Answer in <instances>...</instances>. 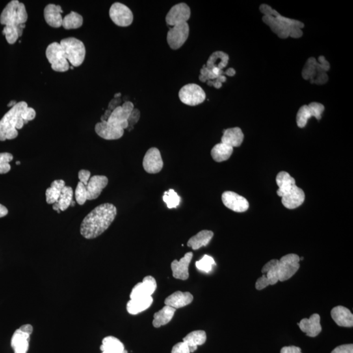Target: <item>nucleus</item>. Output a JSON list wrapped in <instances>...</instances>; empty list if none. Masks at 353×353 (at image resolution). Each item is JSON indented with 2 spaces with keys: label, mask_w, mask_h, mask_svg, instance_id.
<instances>
[{
  "label": "nucleus",
  "mask_w": 353,
  "mask_h": 353,
  "mask_svg": "<svg viewBox=\"0 0 353 353\" xmlns=\"http://www.w3.org/2000/svg\"><path fill=\"white\" fill-rule=\"evenodd\" d=\"M116 213L117 210L112 203H105L98 205L82 221L80 228L81 234L87 240L98 237L114 221Z\"/></svg>",
  "instance_id": "f257e3e1"
},
{
  "label": "nucleus",
  "mask_w": 353,
  "mask_h": 353,
  "mask_svg": "<svg viewBox=\"0 0 353 353\" xmlns=\"http://www.w3.org/2000/svg\"><path fill=\"white\" fill-rule=\"evenodd\" d=\"M260 11L263 14V21L279 38L287 39L293 36L298 30L304 28L302 22L287 18L279 14L267 4H262Z\"/></svg>",
  "instance_id": "f03ea898"
},
{
  "label": "nucleus",
  "mask_w": 353,
  "mask_h": 353,
  "mask_svg": "<svg viewBox=\"0 0 353 353\" xmlns=\"http://www.w3.org/2000/svg\"><path fill=\"white\" fill-rule=\"evenodd\" d=\"M276 183L279 187L277 194L282 198L281 201L286 208L296 209L304 202V190L296 186L295 179L289 173L279 172L276 177Z\"/></svg>",
  "instance_id": "7ed1b4c3"
},
{
  "label": "nucleus",
  "mask_w": 353,
  "mask_h": 353,
  "mask_svg": "<svg viewBox=\"0 0 353 353\" xmlns=\"http://www.w3.org/2000/svg\"><path fill=\"white\" fill-rule=\"evenodd\" d=\"M28 107L25 101H20L11 108L0 121V141L14 140L18 136L17 130L23 129L26 125L22 114Z\"/></svg>",
  "instance_id": "20e7f679"
},
{
  "label": "nucleus",
  "mask_w": 353,
  "mask_h": 353,
  "mask_svg": "<svg viewBox=\"0 0 353 353\" xmlns=\"http://www.w3.org/2000/svg\"><path fill=\"white\" fill-rule=\"evenodd\" d=\"M27 20L28 14L25 4L18 0L11 1L0 15V23L2 25L18 28L21 34Z\"/></svg>",
  "instance_id": "39448f33"
},
{
  "label": "nucleus",
  "mask_w": 353,
  "mask_h": 353,
  "mask_svg": "<svg viewBox=\"0 0 353 353\" xmlns=\"http://www.w3.org/2000/svg\"><path fill=\"white\" fill-rule=\"evenodd\" d=\"M330 63L323 56H320L319 62L315 58L311 57L307 60L302 75L305 80L310 81L311 84H324L328 81L327 71L330 70Z\"/></svg>",
  "instance_id": "423d86ee"
},
{
  "label": "nucleus",
  "mask_w": 353,
  "mask_h": 353,
  "mask_svg": "<svg viewBox=\"0 0 353 353\" xmlns=\"http://www.w3.org/2000/svg\"><path fill=\"white\" fill-rule=\"evenodd\" d=\"M64 49L67 60L73 67H79L83 64L86 55L84 43L75 38L62 40L60 43Z\"/></svg>",
  "instance_id": "0eeeda50"
},
{
  "label": "nucleus",
  "mask_w": 353,
  "mask_h": 353,
  "mask_svg": "<svg viewBox=\"0 0 353 353\" xmlns=\"http://www.w3.org/2000/svg\"><path fill=\"white\" fill-rule=\"evenodd\" d=\"M46 57L51 68L58 72H66L69 68V64L66 55L60 43H51L46 49Z\"/></svg>",
  "instance_id": "6e6552de"
},
{
  "label": "nucleus",
  "mask_w": 353,
  "mask_h": 353,
  "mask_svg": "<svg viewBox=\"0 0 353 353\" xmlns=\"http://www.w3.org/2000/svg\"><path fill=\"white\" fill-rule=\"evenodd\" d=\"M179 97L182 103L190 106H196L205 101L206 94L198 84H186L179 92Z\"/></svg>",
  "instance_id": "1a4fd4ad"
},
{
  "label": "nucleus",
  "mask_w": 353,
  "mask_h": 353,
  "mask_svg": "<svg viewBox=\"0 0 353 353\" xmlns=\"http://www.w3.org/2000/svg\"><path fill=\"white\" fill-rule=\"evenodd\" d=\"M279 260H271L264 266L262 273L264 274L257 281L256 289L263 290L269 285L276 284L279 281Z\"/></svg>",
  "instance_id": "9d476101"
},
{
  "label": "nucleus",
  "mask_w": 353,
  "mask_h": 353,
  "mask_svg": "<svg viewBox=\"0 0 353 353\" xmlns=\"http://www.w3.org/2000/svg\"><path fill=\"white\" fill-rule=\"evenodd\" d=\"M300 257L296 254H289L279 261V281L283 282L291 278L300 268Z\"/></svg>",
  "instance_id": "9b49d317"
},
{
  "label": "nucleus",
  "mask_w": 353,
  "mask_h": 353,
  "mask_svg": "<svg viewBox=\"0 0 353 353\" xmlns=\"http://www.w3.org/2000/svg\"><path fill=\"white\" fill-rule=\"evenodd\" d=\"M33 326L25 324L17 329L13 335L11 345L15 353H27L29 348L30 335L33 332Z\"/></svg>",
  "instance_id": "f8f14e48"
},
{
  "label": "nucleus",
  "mask_w": 353,
  "mask_h": 353,
  "mask_svg": "<svg viewBox=\"0 0 353 353\" xmlns=\"http://www.w3.org/2000/svg\"><path fill=\"white\" fill-rule=\"evenodd\" d=\"M134 109V105L131 101H126L122 106H118L112 111L111 116L108 119L107 123L121 129H127L129 127V119L131 112Z\"/></svg>",
  "instance_id": "ddd939ff"
},
{
  "label": "nucleus",
  "mask_w": 353,
  "mask_h": 353,
  "mask_svg": "<svg viewBox=\"0 0 353 353\" xmlns=\"http://www.w3.org/2000/svg\"><path fill=\"white\" fill-rule=\"evenodd\" d=\"M324 106L322 103L311 102L309 105L302 106L298 110L296 115V123L299 128H304L307 121L311 116H314L320 121L322 118V112L324 111Z\"/></svg>",
  "instance_id": "4468645a"
},
{
  "label": "nucleus",
  "mask_w": 353,
  "mask_h": 353,
  "mask_svg": "<svg viewBox=\"0 0 353 353\" xmlns=\"http://www.w3.org/2000/svg\"><path fill=\"white\" fill-rule=\"evenodd\" d=\"M109 17L116 25L121 27H129L134 21V15L130 8L119 2L111 6L109 10Z\"/></svg>",
  "instance_id": "2eb2a0df"
},
{
  "label": "nucleus",
  "mask_w": 353,
  "mask_h": 353,
  "mask_svg": "<svg viewBox=\"0 0 353 353\" xmlns=\"http://www.w3.org/2000/svg\"><path fill=\"white\" fill-rule=\"evenodd\" d=\"M189 35V26L188 23L181 24L171 28L167 34V42L171 49L181 48L187 42Z\"/></svg>",
  "instance_id": "dca6fc26"
},
{
  "label": "nucleus",
  "mask_w": 353,
  "mask_h": 353,
  "mask_svg": "<svg viewBox=\"0 0 353 353\" xmlns=\"http://www.w3.org/2000/svg\"><path fill=\"white\" fill-rule=\"evenodd\" d=\"M190 9L189 6L185 3H180L173 6L169 11L166 17V22L169 26L181 25L187 23L190 17Z\"/></svg>",
  "instance_id": "f3484780"
},
{
  "label": "nucleus",
  "mask_w": 353,
  "mask_h": 353,
  "mask_svg": "<svg viewBox=\"0 0 353 353\" xmlns=\"http://www.w3.org/2000/svg\"><path fill=\"white\" fill-rule=\"evenodd\" d=\"M164 163L160 151L156 147L149 149L143 160V166L146 172L155 174L163 168Z\"/></svg>",
  "instance_id": "a211bd4d"
},
{
  "label": "nucleus",
  "mask_w": 353,
  "mask_h": 353,
  "mask_svg": "<svg viewBox=\"0 0 353 353\" xmlns=\"http://www.w3.org/2000/svg\"><path fill=\"white\" fill-rule=\"evenodd\" d=\"M222 201L225 206L238 213L246 211L250 207L248 200L234 192H224L222 195Z\"/></svg>",
  "instance_id": "6ab92c4d"
},
{
  "label": "nucleus",
  "mask_w": 353,
  "mask_h": 353,
  "mask_svg": "<svg viewBox=\"0 0 353 353\" xmlns=\"http://www.w3.org/2000/svg\"><path fill=\"white\" fill-rule=\"evenodd\" d=\"M157 287L156 279L152 276H147L145 277L142 282L139 283L134 286L130 298L134 299L150 297L155 292Z\"/></svg>",
  "instance_id": "aec40b11"
},
{
  "label": "nucleus",
  "mask_w": 353,
  "mask_h": 353,
  "mask_svg": "<svg viewBox=\"0 0 353 353\" xmlns=\"http://www.w3.org/2000/svg\"><path fill=\"white\" fill-rule=\"evenodd\" d=\"M193 253L189 252L186 253L185 256L180 259V261L175 260L171 264V268L173 272V277L181 280H187L189 277L188 268L191 262Z\"/></svg>",
  "instance_id": "412c9836"
},
{
  "label": "nucleus",
  "mask_w": 353,
  "mask_h": 353,
  "mask_svg": "<svg viewBox=\"0 0 353 353\" xmlns=\"http://www.w3.org/2000/svg\"><path fill=\"white\" fill-rule=\"evenodd\" d=\"M108 182L107 177L104 175H94L90 177L86 186L87 200H93L98 198L107 185Z\"/></svg>",
  "instance_id": "4be33fe9"
},
{
  "label": "nucleus",
  "mask_w": 353,
  "mask_h": 353,
  "mask_svg": "<svg viewBox=\"0 0 353 353\" xmlns=\"http://www.w3.org/2000/svg\"><path fill=\"white\" fill-rule=\"evenodd\" d=\"M95 131L99 137L104 140H114L123 137L125 130L109 125L107 121H101L95 126Z\"/></svg>",
  "instance_id": "5701e85b"
},
{
  "label": "nucleus",
  "mask_w": 353,
  "mask_h": 353,
  "mask_svg": "<svg viewBox=\"0 0 353 353\" xmlns=\"http://www.w3.org/2000/svg\"><path fill=\"white\" fill-rule=\"evenodd\" d=\"M320 321V315L315 313L309 319H303L298 325L303 332L306 333L307 336L314 337L321 332L322 327Z\"/></svg>",
  "instance_id": "b1692460"
},
{
  "label": "nucleus",
  "mask_w": 353,
  "mask_h": 353,
  "mask_svg": "<svg viewBox=\"0 0 353 353\" xmlns=\"http://www.w3.org/2000/svg\"><path fill=\"white\" fill-rule=\"evenodd\" d=\"M331 316L335 323L339 326L350 328L353 326L352 313L345 307L339 305L333 307L331 311Z\"/></svg>",
  "instance_id": "393cba45"
},
{
  "label": "nucleus",
  "mask_w": 353,
  "mask_h": 353,
  "mask_svg": "<svg viewBox=\"0 0 353 353\" xmlns=\"http://www.w3.org/2000/svg\"><path fill=\"white\" fill-rule=\"evenodd\" d=\"M62 13L61 6L49 4L44 10L45 20L50 27L60 28L62 26Z\"/></svg>",
  "instance_id": "a878e982"
},
{
  "label": "nucleus",
  "mask_w": 353,
  "mask_h": 353,
  "mask_svg": "<svg viewBox=\"0 0 353 353\" xmlns=\"http://www.w3.org/2000/svg\"><path fill=\"white\" fill-rule=\"evenodd\" d=\"M193 299V296L190 292L177 291L167 297L164 303L166 305L179 309L191 304Z\"/></svg>",
  "instance_id": "bb28decb"
},
{
  "label": "nucleus",
  "mask_w": 353,
  "mask_h": 353,
  "mask_svg": "<svg viewBox=\"0 0 353 353\" xmlns=\"http://www.w3.org/2000/svg\"><path fill=\"white\" fill-rule=\"evenodd\" d=\"M244 140V134L238 127L224 130L221 138V143L231 147L241 146Z\"/></svg>",
  "instance_id": "cd10ccee"
},
{
  "label": "nucleus",
  "mask_w": 353,
  "mask_h": 353,
  "mask_svg": "<svg viewBox=\"0 0 353 353\" xmlns=\"http://www.w3.org/2000/svg\"><path fill=\"white\" fill-rule=\"evenodd\" d=\"M153 302L152 296L131 299L127 305V311L131 315H137L148 309L152 305Z\"/></svg>",
  "instance_id": "c85d7f7f"
},
{
  "label": "nucleus",
  "mask_w": 353,
  "mask_h": 353,
  "mask_svg": "<svg viewBox=\"0 0 353 353\" xmlns=\"http://www.w3.org/2000/svg\"><path fill=\"white\" fill-rule=\"evenodd\" d=\"M207 339L206 333L203 330H196L188 333L183 338V342L189 348L190 353L197 350L198 345H202Z\"/></svg>",
  "instance_id": "c756f323"
},
{
  "label": "nucleus",
  "mask_w": 353,
  "mask_h": 353,
  "mask_svg": "<svg viewBox=\"0 0 353 353\" xmlns=\"http://www.w3.org/2000/svg\"><path fill=\"white\" fill-rule=\"evenodd\" d=\"M175 311H176V309L168 306V305H165L161 310L157 312L154 315L153 321L154 327L160 328V327L169 323L173 319Z\"/></svg>",
  "instance_id": "7c9ffc66"
},
{
  "label": "nucleus",
  "mask_w": 353,
  "mask_h": 353,
  "mask_svg": "<svg viewBox=\"0 0 353 353\" xmlns=\"http://www.w3.org/2000/svg\"><path fill=\"white\" fill-rule=\"evenodd\" d=\"M214 233L210 230H202L192 236L187 243L188 247L191 248L193 250H198L201 247L207 246L212 238Z\"/></svg>",
  "instance_id": "2f4dec72"
},
{
  "label": "nucleus",
  "mask_w": 353,
  "mask_h": 353,
  "mask_svg": "<svg viewBox=\"0 0 353 353\" xmlns=\"http://www.w3.org/2000/svg\"><path fill=\"white\" fill-rule=\"evenodd\" d=\"M229 62V56L228 54L223 51L214 52L209 58H208L206 65L207 68L211 69L214 68H217L221 69L226 68Z\"/></svg>",
  "instance_id": "473e14b6"
},
{
  "label": "nucleus",
  "mask_w": 353,
  "mask_h": 353,
  "mask_svg": "<svg viewBox=\"0 0 353 353\" xmlns=\"http://www.w3.org/2000/svg\"><path fill=\"white\" fill-rule=\"evenodd\" d=\"M73 191L72 188L65 186L63 188L57 202L54 203L53 209L60 213V211H66L70 206L73 201Z\"/></svg>",
  "instance_id": "72a5a7b5"
},
{
  "label": "nucleus",
  "mask_w": 353,
  "mask_h": 353,
  "mask_svg": "<svg viewBox=\"0 0 353 353\" xmlns=\"http://www.w3.org/2000/svg\"><path fill=\"white\" fill-rule=\"evenodd\" d=\"M233 151V147L220 143L215 145L212 149L211 155L213 159L216 162H222L228 160Z\"/></svg>",
  "instance_id": "f704fd0d"
},
{
  "label": "nucleus",
  "mask_w": 353,
  "mask_h": 353,
  "mask_svg": "<svg viewBox=\"0 0 353 353\" xmlns=\"http://www.w3.org/2000/svg\"><path fill=\"white\" fill-rule=\"evenodd\" d=\"M66 186L65 181L63 180H55L51 183V187L47 188L46 195L47 203L49 204H54L57 202L61 194L63 188Z\"/></svg>",
  "instance_id": "c9c22d12"
},
{
  "label": "nucleus",
  "mask_w": 353,
  "mask_h": 353,
  "mask_svg": "<svg viewBox=\"0 0 353 353\" xmlns=\"http://www.w3.org/2000/svg\"><path fill=\"white\" fill-rule=\"evenodd\" d=\"M101 351L112 353H121L124 351L125 346L118 338L113 336H107L102 340L100 346Z\"/></svg>",
  "instance_id": "e433bc0d"
},
{
  "label": "nucleus",
  "mask_w": 353,
  "mask_h": 353,
  "mask_svg": "<svg viewBox=\"0 0 353 353\" xmlns=\"http://www.w3.org/2000/svg\"><path fill=\"white\" fill-rule=\"evenodd\" d=\"M83 24V17L76 12H71L63 18L62 26L65 29H77Z\"/></svg>",
  "instance_id": "4c0bfd02"
},
{
  "label": "nucleus",
  "mask_w": 353,
  "mask_h": 353,
  "mask_svg": "<svg viewBox=\"0 0 353 353\" xmlns=\"http://www.w3.org/2000/svg\"><path fill=\"white\" fill-rule=\"evenodd\" d=\"M163 200L169 209H173L178 206L180 203L181 198L174 190L170 189L164 192Z\"/></svg>",
  "instance_id": "58836bf2"
},
{
  "label": "nucleus",
  "mask_w": 353,
  "mask_h": 353,
  "mask_svg": "<svg viewBox=\"0 0 353 353\" xmlns=\"http://www.w3.org/2000/svg\"><path fill=\"white\" fill-rule=\"evenodd\" d=\"M213 265H215L213 258L207 255H204L202 259L196 263L197 269L205 273L211 272Z\"/></svg>",
  "instance_id": "ea45409f"
},
{
  "label": "nucleus",
  "mask_w": 353,
  "mask_h": 353,
  "mask_svg": "<svg viewBox=\"0 0 353 353\" xmlns=\"http://www.w3.org/2000/svg\"><path fill=\"white\" fill-rule=\"evenodd\" d=\"M2 34L6 36V40L11 45L16 43L19 37L22 36L18 28L14 27H5L2 31Z\"/></svg>",
  "instance_id": "a19ab883"
},
{
  "label": "nucleus",
  "mask_w": 353,
  "mask_h": 353,
  "mask_svg": "<svg viewBox=\"0 0 353 353\" xmlns=\"http://www.w3.org/2000/svg\"><path fill=\"white\" fill-rule=\"evenodd\" d=\"M14 159L11 153H0V174H5L11 170L10 162Z\"/></svg>",
  "instance_id": "79ce46f5"
},
{
  "label": "nucleus",
  "mask_w": 353,
  "mask_h": 353,
  "mask_svg": "<svg viewBox=\"0 0 353 353\" xmlns=\"http://www.w3.org/2000/svg\"><path fill=\"white\" fill-rule=\"evenodd\" d=\"M75 194L78 204L83 205L86 202V201L87 200L86 186L81 182L79 181L78 183Z\"/></svg>",
  "instance_id": "37998d69"
},
{
  "label": "nucleus",
  "mask_w": 353,
  "mask_h": 353,
  "mask_svg": "<svg viewBox=\"0 0 353 353\" xmlns=\"http://www.w3.org/2000/svg\"><path fill=\"white\" fill-rule=\"evenodd\" d=\"M140 112L138 109H135L131 112V115H130L129 119H128V123H129V127H128V130L129 131H131L134 125L138 122L139 119L140 118Z\"/></svg>",
  "instance_id": "c03bdc74"
},
{
  "label": "nucleus",
  "mask_w": 353,
  "mask_h": 353,
  "mask_svg": "<svg viewBox=\"0 0 353 353\" xmlns=\"http://www.w3.org/2000/svg\"><path fill=\"white\" fill-rule=\"evenodd\" d=\"M36 116V112L34 109L32 107H27L25 109V111L23 112V114H22V117L25 121V124H27L29 121L34 120Z\"/></svg>",
  "instance_id": "a18cd8bd"
},
{
  "label": "nucleus",
  "mask_w": 353,
  "mask_h": 353,
  "mask_svg": "<svg viewBox=\"0 0 353 353\" xmlns=\"http://www.w3.org/2000/svg\"><path fill=\"white\" fill-rule=\"evenodd\" d=\"M172 353H190V351L187 344L183 341L173 346Z\"/></svg>",
  "instance_id": "49530a36"
},
{
  "label": "nucleus",
  "mask_w": 353,
  "mask_h": 353,
  "mask_svg": "<svg viewBox=\"0 0 353 353\" xmlns=\"http://www.w3.org/2000/svg\"><path fill=\"white\" fill-rule=\"evenodd\" d=\"M331 353H353L352 344H346L337 346Z\"/></svg>",
  "instance_id": "de8ad7c7"
},
{
  "label": "nucleus",
  "mask_w": 353,
  "mask_h": 353,
  "mask_svg": "<svg viewBox=\"0 0 353 353\" xmlns=\"http://www.w3.org/2000/svg\"><path fill=\"white\" fill-rule=\"evenodd\" d=\"M90 175L91 173L89 171L81 170L79 171L78 177H79L80 182H81L84 185L86 186L87 185L88 181H89L90 179Z\"/></svg>",
  "instance_id": "09e8293b"
},
{
  "label": "nucleus",
  "mask_w": 353,
  "mask_h": 353,
  "mask_svg": "<svg viewBox=\"0 0 353 353\" xmlns=\"http://www.w3.org/2000/svg\"><path fill=\"white\" fill-rule=\"evenodd\" d=\"M281 353H302V350L298 346H284L281 348Z\"/></svg>",
  "instance_id": "8fccbe9b"
},
{
  "label": "nucleus",
  "mask_w": 353,
  "mask_h": 353,
  "mask_svg": "<svg viewBox=\"0 0 353 353\" xmlns=\"http://www.w3.org/2000/svg\"><path fill=\"white\" fill-rule=\"evenodd\" d=\"M8 214V209L4 205L0 204V218L4 217Z\"/></svg>",
  "instance_id": "3c124183"
},
{
  "label": "nucleus",
  "mask_w": 353,
  "mask_h": 353,
  "mask_svg": "<svg viewBox=\"0 0 353 353\" xmlns=\"http://www.w3.org/2000/svg\"><path fill=\"white\" fill-rule=\"evenodd\" d=\"M225 75H228L229 77L234 76L236 75V70L233 68H229L225 71Z\"/></svg>",
  "instance_id": "603ef678"
},
{
  "label": "nucleus",
  "mask_w": 353,
  "mask_h": 353,
  "mask_svg": "<svg viewBox=\"0 0 353 353\" xmlns=\"http://www.w3.org/2000/svg\"><path fill=\"white\" fill-rule=\"evenodd\" d=\"M222 83H220V82L216 81V80H213V86L215 88H220L222 87Z\"/></svg>",
  "instance_id": "864d4df0"
},
{
  "label": "nucleus",
  "mask_w": 353,
  "mask_h": 353,
  "mask_svg": "<svg viewBox=\"0 0 353 353\" xmlns=\"http://www.w3.org/2000/svg\"><path fill=\"white\" fill-rule=\"evenodd\" d=\"M17 103L15 101H12L10 103L8 104V107H14L15 105H16Z\"/></svg>",
  "instance_id": "5fc2aeb1"
},
{
  "label": "nucleus",
  "mask_w": 353,
  "mask_h": 353,
  "mask_svg": "<svg viewBox=\"0 0 353 353\" xmlns=\"http://www.w3.org/2000/svg\"><path fill=\"white\" fill-rule=\"evenodd\" d=\"M121 96V93H118V94H116L115 95H114V97H115V98H117V97H120Z\"/></svg>",
  "instance_id": "6e6d98bb"
},
{
  "label": "nucleus",
  "mask_w": 353,
  "mask_h": 353,
  "mask_svg": "<svg viewBox=\"0 0 353 353\" xmlns=\"http://www.w3.org/2000/svg\"><path fill=\"white\" fill-rule=\"evenodd\" d=\"M75 203V201H72V202H71V206H74Z\"/></svg>",
  "instance_id": "4d7b16f0"
},
{
  "label": "nucleus",
  "mask_w": 353,
  "mask_h": 353,
  "mask_svg": "<svg viewBox=\"0 0 353 353\" xmlns=\"http://www.w3.org/2000/svg\"><path fill=\"white\" fill-rule=\"evenodd\" d=\"M16 164H21V162H16Z\"/></svg>",
  "instance_id": "13d9d810"
}]
</instances>
